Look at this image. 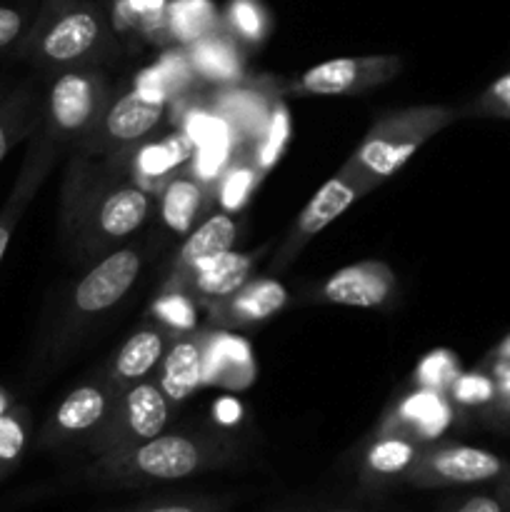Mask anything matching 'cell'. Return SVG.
Segmentation results:
<instances>
[{"instance_id":"obj_1","label":"cell","mask_w":510,"mask_h":512,"mask_svg":"<svg viewBox=\"0 0 510 512\" xmlns=\"http://www.w3.org/2000/svg\"><path fill=\"white\" fill-rule=\"evenodd\" d=\"M125 150L90 160L70 155L60 225L75 260H90L138 233L150 215V195L123 178Z\"/></svg>"},{"instance_id":"obj_2","label":"cell","mask_w":510,"mask_h":512,"mask_svg":"<svg viewBox=\"0 0 510 512\" xmlns=\"http://www.w3.org/2000/svg\"><path fill=\"white\" fill-rule=\"evenodd\" d=\"M240 458L243 448L228 433L175 430L123 453L100 455L83 470V480L98 490H135L228 468Z\"/></svg>"},{"instance_id":"obj_3","label":"cell","mask_w":510,"mask_h":512,"mask_svg":"<svg viewBox=\"0 0 510 512\" xmlns=\"http://www.w3.org/2000/svg\"><path fill=\"white\" fill-rule=\"evenodd\" d=\"M110 100L113 88L100 70L73 68L50 75L48 88L43 90L40 123L28 138L15 185L38 195L60 155L73 153L88 138Z\"/></svg>"},{"instance_id":"obj_4","label":"cell","mask_w":510,"mask_h":512,"mask_svg":"<svg viewBox=\"0 0 510 512\" xmlns=\"http://www.w3.org/2000/svg\"><path fill=\"white\" fill-rule=\"evenodd\" d=\"M140 268H143L140 248L110 250L98 263L90 265L88 273L65 293L55 308V315L48 320V328L40 333L30 375L35 378V373L58 368L85 328H90L95 318L113 310L128 295L138 280Z\"/></svg>"},{"instance_id":"obj_5","label":"cell","mask_w":510,"mask_h":512,"mask_svg":"<svg viewBox=\"0 0 510 512\" xmlns=\"http://www.w3.org/2000/svg\"><path fill=\"white\" fill-rule=\"evenodd\" d=\"M115 50L113 20L98 0H40L18 58L45 75L95 68Z\"/></svg>"},{"instance_id":"obj_6","label":"cell","mask_w":510,"mask_h":512,"mask_svg":"<svg viewBox=\"0 0 510 512\" xmlns=\"http://www.w3.org/2000/svg\"><path fill=\"white\" fill-rule=\"evenodd\" d=\"M463 118L460 108L450 105H413L383 115L370 125L345 168L353 170L370 190L393 178L430 138Z\"/></svg>"},{"instance_id":"obj_7","label":"cell","mask_w":510,"mask_h":512,"mask_svg":"<svg viewBox=\"0 0 510 512\" xmlns=\"http://www.w3.org/2000/svg\"><path fill=\"white\" fill-rule=\"evenodd\" d=\"M163 98L165 90L158 73L143 75L138 88L128 90V93H123L120 98L113 95V100H110L108 108L103 110V115H100V120L95 123V128L90 130L88 138H85L70 155L100 160L143 143V140L148 138L150 130H155V125L163 120Z\"/></svg>"},{"instance_id":"obj_8","label":"cell","mask_w":510,"mask_h":512,"mask_svg":"<svg viewBox=\"0 0 510 512\" xmlns=\"http://www.w3.org/2000/svg\"><path fill=\"white\" fill-rule=\"evenodd\" d=\"M120 393L105 380V375L83 380L60 400L35 435V450L53 453V450L85 445L100 433L113 415Z\"/></svg>"},{"instance_id":"obj_9","label":"cell","mask_w":510,"mask_h":512,"mask_svg":"<svg viewBox=\"0 0 510 512\" xmlns=\"http://www.w3.org/2000/svg\"><path fill=\"white\" fill-rule=\"evenodd\" d=\"M170 420L168 395L158 385V380H143L138 385H130L123 390L115 403L113 415L108 423L100 428L88 443V450L100 458V455L123 453V450L135 448L150 438H158L165 433Z\"/></svg>"},{"instance_id":"obj_10","label":"cell","mask_w":510,"mask_h":512,"mask_svg":"<svg viewBox=\"0 0 510 512\" xmlns=\"http://www.w3.org/2000/svg\"><path fill=\"white\" fill-rule=\"evenodd\" d=\"M508 470V460L490 450L460 443H428L405 478V485L423 490L468 488L498 483Z\"/></svg>"},{"instance_id":"obj_11","label":"cell","mask_w":510,"mask_h":512,"mask_svg":"<svg viewBox=\"0 0 510 512\" xmlns=\"http://www.w3.org/2000/svg\"><path fill=\"white\" fill-rule=\"evenodd\" d=\"M403 60L398 55H350L333 58L305 70L298 80L283 85L285 95L300 98H333L360 95L398 78Z\"/></svg>"},{"instance_id":"obj_12","label":"cell","mask_w":510,"mask_h":512,"mask_svg":"<svg viewBox=\"0 0 510 512\" xmlns=\"http://www.w3.org/2000/svg\"><path fill=\"white\" fill-rule=\"evenodd\" d=\"M368 193H370L368 185H365L353 170H348L343 165L340 173L333 175V178H330L328 183H325L323 188L308 200V205L300 210L298 218L293 220L290 230L285 233L283 243H280L278 250H275V258H273V265H270V270L278 273V270H285L288 265H293L295 258L300 255V250H303L315 235L323 233V230L328 228L330 223H335V220L350 208V205H355L363 195Z\"/></svg>"},{"instance_id":"obj_13","label":"cell","mask_w":510,"mask_h":512,"mask_svg":"<svg viewBox=\"0 0 510 512\" xmlns=\"http://www.w3.org/2000/svg\"><path fill=\"white\" fill-rule=\"evenodd\" d=\"M395 273L388 263L363 260L340 268L310 293L308 300L348 308H383L395 298Z\"/></svg>"},{"instance_id":"obj_14","label":"cell","mask_w":510,"mask_h":512,"mask_svg":"<svg viewBox=\"0 0 510 512\" xmlns=\"http://www.w3.org/2000/svg\"><path fill=\"white\" fill-rule=\"evenodd\" d=\"M275 108V83L260 80L248 85H225L215 93L213 113L230 125L240 143L255 145L268 128Z\"/></svg>"},{"instance_id":"obj_15","label":"cell","mask_w":510,"mask_h":512,"mask_svg":"<svg viewBox=\"0 0 510 512\" xmlns=\"http://www.w3.org/2000/svg\"><path fill=\"white\" fill-rule=\"evenodd\" d=\"M453 415V403H450L448 393L418 388L398 400L378 433H398L428 445L435 443L453 425Z\"/></svg>"},{"instance_id":"obj_16","label":"cell","mask_w":510,"mask_h":512,"mask_svg":"<svg viewBox=\"0 0 510 512\" xmlns=\"http://www.w3.org/2000/svg\"><path fill=\"white\" fill-rule=\"evenodd\" d=\"M250 270H253V255L228 250V253L213 255L190 268L178 270L170 278V285H178L185 293H193V298L198 295L205 300H225L248 283Z\"/></svg>"},{"instance_id":"obj_17","label":"cell","mask_w":510,"mask_h":512,"mask_svg":"<svg viewBox=\"0 0 510 512\" xmlns=\"http://www.w3.org/2000/svg\"><path fill=\"white\" fill-rule=\"evenodd\" d=\"M425 445L398 433H375L360 460V483L370 490L405 485V478L418 463Z\"/></svg>"},{"instance_id":"obj_18","label":"cell","mask_w":510,"mask_h":512,"mask_svg":"<svg viewBox=\"0 0 510 512\" xmlns=\"http://www.w3.org/2000/svg\"><path fill=\"white\" fill-rule=\"evenodd\" d=\"M165 355V333L158 325H143L135 330L118 353L110 358L103 368L105 380L113 385L118 393L128 390L130 385H138L150 378L153 370L160 368V360Z\"/></svg>"},{"instance_id":"obj_19","label":"cell","mask_w":510,"mask_h":512,"mask_svg":"<svg viewBox=\"0 0 510 512\" xmlns=\"http://www.w3.org/2000/svg\"><path fill=\"white\" fill-rule=\"evenodd\" d=\"M205 383V335H180L165 350L158 385L168 400H185Z\"/></svg>"},{"instance_id":"obj_20","label":"cell","mask_w":510,"mask_h":512,"mask_svg":"<svg viewBox=\"0 0 510 512\" xmlns=\"http://www.w3.org/2000/svg\"><path fill=\"white\" fill-rule=\"evenodd\" d=\"M43 90L35 83H20L0 98V163L10 150L28 140L40 123Z\"/></svg>"},{"instance_id":"obj_21","label":"cell","mask_w":510,"mask_h":512,"mask_svg":"<svg viewBox=\"0 0 510 512\" xmlns=\"http://www.w3.org/2000/svg\"><path fill=\"white\" fill-rule=\"evenodd\" d=\"M285 300H288V293L278 280H248L238 293L225 298L213 313H218V318L225 323H255V320H265L278 313Z\"/></svg>"},{"instance_id":"obj_22","label":"cell","mask_w":510,"mask_h":512,"mask_svg":"<svg viewBox=\"0 0 510 512\" xmlns=\"http://www.w3.org/2000/svg\"><path fill=\"white\" fill-rule=\"evenodd\" d=\"M253 378V358L245 340L230 335H205V380L245 385Z\"/></svg>"},{"instance_id":"obj_23","label":"cell","mask_w":510,"mask_h":512,"mask_svg":"<svg viewBox=\"0 0 510 512\" xmlns=\"http://www.w3.org/2000/svg\"><path fill=\"white\" fill-rule=\"evenodd\" d=\"M205 205V185L193 175H173L160 190V215L173 233H188Z\"/></svg>"},{"instance_id":"obj_24","label":"cell","mask_w":510,"mask_h":512,"mask_svg":"<svg viewBox=\"0 0 510 512\" xmlns=\"http://www.w3.org/2000/svg\"><path fill=\"white\" fill-rule=\"evenodd\" d=\"M235 235H238V225H235V220L230 218L228 213H213L210 218H205L203 223L185 238L183 248L178 250L175 273L190 268V265L200 263V260L205 258L228 253L230 245L235 243Z\"/></svg>"},{"instance_id":"obj_25","label":"cell","mask_w":510,"mask_h":512,"mask_svg":"<svg viewBox=\"0 0 510 512\" xmlns=\"http://www.w3.org/2000/svg\"><path fill=\"white\" fill-rule=\"evenodd\" d=\"M190 150H193V143H190L188 135L175 133L160 143L143 145V148L135 150V155L125 160H128V168L135 180L153 185L155 180H163L170 170L178 168L188 158Z\"/></svg>"},{"instance_id":"obj_26","label":"cell","mask_w":510,"mask_h":512,"mask_svg":"<svg viewBox=\"0 0 510 512\" xmlns=\"http://www.w3.org/2000/svg\"><path fill=\"white\" fill-rule=\"evenodd\" d=\"M190 63H193L195 75L210 80L233 83V80L243 78V60H240L235 45L228 38L213 33L195 40L193 50H190Z\"/></svg>"},{"instance_id":"obj_27","label":"cell","mask_w":510,"mask_h":512,"mask_svg":"<svg viewBox=\"0 0 510 512\" xmlns=\"http://www.w3.org/2000/svg\"><path fill=\"white\" fill-rule=\"evenodd\" d=\"M33 440V413L25 405L15 403L0 415V480L8 478L23 463Z\"/></svg>"},{"instance_id":"obj_28","label":"cell","mask_w":510,"mask_h":512,"mask_svg":"<svg viewBox=\"0 0 510 512\" xmlns=\"http://www.w3.org/2000/svg\"><path fill=\"white\" fill-rule=\"evenodd\" d=\"M258 168H255L253 160L240 158L235 163L228 165L223 175H220L218 183V200L225 210H240L245 203H248L250 193L258 185Z\"/></svg>"},{"instance_id":"obj_29","label":"cell","mask_w":510,"mask_h":512,"mask_svg":"<svg viewBox=\"0 0 510 512\" xmlns=\"http://www.w3.org/2000/svg\"><path fill=\"white\" fill-rule=\"evenodd\" d=\"M230 508L233 498L228 495H173L108 512H230Z\"/></svg>"},{"instance_id":"obj_30","label":"cell","mask_w":510,"mask_h":512,"mask_svg":"<svg viewBox=\"0 0 510 512\" xmlns=\"http://www.w3.org/2000/svg\"><path fill=\"white\" fill-rule=\"evenodd\" d=\"M38 5L0 3V55H18L30 33Z\"/></svg>"},{"instance_id":"obj_31","label":"cell","mask_w":510,"mask_h":512,"mask_svg":"<svg viewBox=\"0 0 510 512\" xmlns=\"http://www.w3.org/2000/svg\"><path fill=\"white\" fill-rule=\"evenodd\" d=\"M450 403L465 410H488L495 398V383L488 370H473V373H460L448 390Z\"/></svg>"},{"instance_id":"obj_32","label":"cell","mask_w":510,"mask_h":512,"mask_svg":"<svg viewBox=\"0 0 510 512\" xmlns=\"http://www.w3.org/2000/svg\"><path fill=\"white\" fill-rule=\"evenodd\" d=\"M210 25H213V10L205 0H180L170 15V30L185 43H195L210 35Z\"/></svg>"},{"instance_id":"obj_33","label":"cell","mask_w":510,"mask_h":512,"mask_svg":"<svg viewBox=\"0 0 510 512\" xmlns=\"http://www.w3.org/2000/svg\"><path fill=\"white\" fill-rule=\"evenodd\" d=\"M288 133H290L288 110H285L283 103H275L273 113H270V120H268V128H265V133L260 135L258 143L253 145V163L260 173H265V170L280 158L285 140H288Z\"/></svg>"},{"instance_id":"obj_34","label":"cell","mask_w":510,"mask_h":512,"mask_svg":"<svg viewBox=\"0 0 510 512\" xmlns=\"http://www.w3.org/2000/svg\"><path fill=\"white\" fill-rule=\"evenodd\" d=\"M460 375L458 358H455L450 350H433V353L425 355L420 360V365L415 368V383L418 388H430L440 390V393H448L450 385L455 383V378Z\"/></svg>"},{"instance_id":"obj_35","label":"cell","mask_w":510,"mask_h":512,"mask_svg":"<svg viewBox=\"0 0 510 512\" xmlns=\"http://www.w3.org/2000/svg\"><path fill=\"white\" fill-rule=\"evenodd\" d=\"M460 113L470 118H508L510 120V73L500 75L490 83L473 103L460 108Z\"/></svg>"},{"instance_id":"obj_36","label":"cell","mask_w":510,"mask_h":512,"mask_svg":"<svg viewBox=\"0 0 510 512\" xmlns=\"http://www.w3.org/2000/svg\"><path fill=\"white\" fill-rule=\"evenodd\" d=\"M485 370H488L495 383V398L483 415L495 425L510 423V358L488 355Z\"/></svg>"},{"instance_id":"obj_37","label":"cell","mask_w":510,"mask_h":512,"mask_svg":"<svg viewBox=\"0 0 510 512\" xmlns=\"http://www.w3.org/2000/svg\"><path fill=\"white\" fill-rule=\"evenodd\" d=\"M445 512H510V480H498L493 488L475 490L455 500Z\"/></svg>"},{"instance_id":"obj_38","label":"cell","mask_w":510,"mask_h":512,"mask_svg":"<svg viewBox=\"0 0 510 512\" xmlns=\"http://www.w3.org/2000/svg\"><path fill=\"white\" fill-rule=\"evenodd\" d=\"M33 198H35V193L20 188V185H13L8 200H5V205L0 208V265H3L5 253H8V245H10V240H13L15 228H18L20 218L25 215L28 205L33 203Z\"/></svg>"},{"instance_id":"obj_39","label":"cell","mask_w":510,"mask_h":512,"mask_svg":"<svg viewBox=\"0 0 510 512\" xmlns=\"http://www.w3.org/2000/svg\"><path fill=\"white\" fill-rule=\"evenodd\" d=\"M230 25H233L235 33H240V38L250 40V43L263 38L265 33V18L253 0H235L230 5Z\"/></svg>"},{"instance_id":"obj_40","label":"cell","mask_w":510,"mask_h":512,"mask_svg":"<svg viewBox=\"0 0 510 512\" xmlns=\"http://www.w3.org/2000/svg\"><path fill=\"white\" fill-rule=\"evenodd\" d=\"M13 405H15L13 393H10V390L5 388V385H0V415L8 413V410L13 408Z\"/></svg>"},{"instance_id":"obj_41","label":"cell","mask_w":510,"mask_h":512,"mask_svg":"<svg viewBox=\"0 0 510 512\" xmlns=\"http://www.w3.org/2000/svg\"><path fill=\"white\" fill-rule=\"evenodd\" d=\"M490 355H495V358H510V333L505 335L498 345H495V350Z\"/></svg>"},{"instance_id":"obj_42","label":"cell","mask_w":510,"mask_h":512,"mask_svg":"<svg viewBox=\"0 0 510 512\" xmlns=\"http://www.w3.org/2000/svg\"><path fill=\"white\" fill-rule=\"evenodd\" d=\"M280 512H360V510H340V508H333V510H280Z\"/></svg>"},{"instance_id":"obj_43","label":"cell","mask_w":510,"mask_h":512,"mask_svg":"<svg viewBox=\"0 0 510 512\" xmlns=\"http://www.w3.org/2000/svg\"><path fill=\"white\" fill-rule=\"evenodd\" d=\"M5 93H8V90H3V88H0V98H3V95H5Z\"/></svg>"},{"instance_id":"obj_44","label":"cell","mask_w":510,"mask_h":512,"mask_svg":"<svg viewBox=\"0 0 510 512\" xmlns=\"http://www.w3.org/2000/svg\"><path fill=\"white\" fill-rule=\"evenodd\" d=\"M503 480H510V470H508V475H505V478Z\"/></svg>"}]
</instances>
